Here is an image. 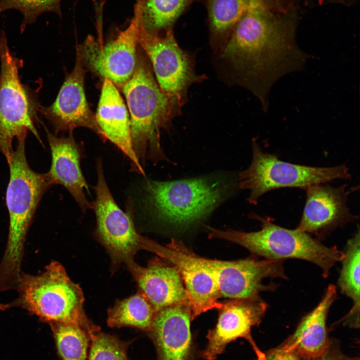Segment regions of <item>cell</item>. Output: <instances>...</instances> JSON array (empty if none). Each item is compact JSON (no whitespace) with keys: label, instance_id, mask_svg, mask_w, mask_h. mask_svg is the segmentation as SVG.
<instances>
[{"label":"cell","instance_id":"52a82bcc","mask_svg":"<svg viewBox=\"0 0 360 360\" xmlns=\"http://www.w3.org/2000/svg\"><path fill=\"white\" fill-rule=\"evenodd\" d=\"M350 177L345 164L314 167L284 162L276 155L264 152L253 140L250 164L237 175V184L238 189L249 190L247 201L256 204L263 194L275 189L294 188L306 190L311 186Z\"/></svg>","mask_w":360,"mask_h":360},{"label":"cell","instance_id":"cb8c5ba5","mask_svg":"<svg viewBox=\"0 0 360 360\" xmlns=\"http://www.w3.org/2000/svg\"><path fill=\"white\" fill-rule=\"evenodd\" d=\"M156 312L144 295L139 292L129 298L118 301L108 310V324L112 328L132 326L148 331L152 324Z\"/></svg>","mask_w":360,"mask_h":360},{"label":"cell","instance_id":"ffe728a7","mask_svg":"<svg viewBox=\"0 0 360 360\" xmlns=\"http://www.w3.org/2000/svg\"><path fill=\"white\" fill-rule=\"evenodd\" d=\"M170 263V262H169ZM142 292L157 312L188 300L182 279L176 268L156 258L146 267L128 264Z\"/></svg>","mask_w":360,"mask_h":360},{"label":"cell","instance_id":"83f0119b","mask_svg":"<svg viewBox=\"0 0 360 360\" xmlns=\"http://www.w3.org/2000/svg\"><path fill=\"white\" fill-rule=\"evenodd\" d=\"M91 342L89 360H127L130 342L100 331L96 334Z\"/></svg>","mask_w":360,"mask_h":360},{"label":"cell","instance_id":"4316f807","mask_svg":"<svg viewBox=\"0 0 360 360\" xmlns=\"http://www.w3.org/2000/svg\"><path fill=\"white\" fill-rule=\"evenodd\" d=\"M61 0H0V14L9 10H18L22 16V31L35 22L44 12H52L62 18Z\"/></svg>","mask_w":360,"mask_h":360},{"label":"cell","instance_id":"5b68a950","mask_svg":"<svg viewBox=\"0 0 360 360\" xmlns=\"http://www.w3.org/2000/svg\"><path fill=\"white\" fill-rule=\"evenodd\" d=\"M19 295L13 304L48 322L77 326L91 340L100 327L87 317L84 310V297L80 286L68 276L64 266L52 262L38 275L21 273L17 286Z\"/></svg>","mask_w":360,"mask_h":360},{"label":"cell","instance_id":"44dd1931","mask_svg":"<svg viewBox=\"0 0 360 360\" xmlns=\"http://www.w3.org/2000/svg\"><path fill=\"white\" fill-rule=\"evenodd\" d=\"M336 297V288L330 284L318 304L302 318L294 332L281 346L305 360L318 359L329 344L326 321Z\"/></svg>","mask_w":360,"mask_h":360},{"label":"cell","instance_id":"8992f818","mask_svg":"<svg viewBox=\"0 0 360 360\" xmlns=\"http://www.w3.org/2000/svg\"><path fill=\"white\" fill-rule=\"evenodd\" d=\"M252 216L261 222L260 230L244 232L206 226L208 236L239 244L266 259L296 258L310 262L321 268L324 278L328 277L334 264L344 258V252L336 246L328 247L298 228L287 229L274 224L268 218Z\"/></svg>","mask_w":360,"mask_h":360},{"label":"cell","instance_id":"e0dca14e","mask_svg":"<svg viewBox=\"0 0 360 360\" xmlns=\"http://www.w3.org/2000/svg\"><path fill=\"white\" fill-rule=\"evenodd\" d=\"M191 310L188 300L157 311L148 330L158 360H192Z\"/></svg>","mask_w":360,"mask_h":360},{"label":"cell","instance_id":"3957f363","mask_svg":"<svg viewBox=\"0 0 360 360\" xmlns=\"http://www.w3.org/2000/svg\"><path fill=\"white\" fill-rule=\"evenodd\" d=\"M16 150L7 160L10 178L6 192L10 216L8 242L0 263V286H15L22 273L26 234L44 192L52 186L48 174L30 167L25 151L26 138L17 140Z\"/></svg>","mask_w":360,"mask_h":360},{"label":"cell","instance_id":"ac0fdd59","mask_svg":"<svg viewBox=\"0 0 360 360\" xmlns=\"http://www.w3.org/2000/svg\"><path fill=\"white\" fill-rule=\"evenodd\" d=\"M45 130L52 154L51 166L46 172L50 184L64 186L83 212L93 208V203L88 200L84 194L88 186L80 168L83 145L77 142L72 134L58 137L46 127Z\"/></svg>","mask_w":360,"mask_h":360},{"label":"cell","instance_id":"f546056e","mask_svg":"<svg viewBox=\"0 0 360 360\" xmlns=\"http://www.w3.org/2000/svg\"><path fill=\"white\" fill-rule=\"evenodd\" d=\"M317 360H359V358L344 355L336 344L331 342H329L326 350Z\"/></svg>","mask_w":360,"mask_h":360},{"label":"cell","instance_id":"30bf717a","mask_svg":"<svg viewBox=\"0 0 360 360\" xmlns=\"http://www.w3.org/2000/svg\"><path fill=\"white\" fill-rule=\"evenodd\" d=\"M98 180L93 203L96 220V233L116 264L133 262V258L143 248L144 237L134 226L132 212L123 211L115 202L106 180L102 162H96Z\"/></svg>","mask_w":360,"mask_h":360},{"label":"cell","instance_id":"603a6c76","mask_svg":"<svg viewBox=\"0 0 360 360\" xmlns=\"http://www.w3.org/2000/svg\"><path fill=\"white\" fill-rule=\"evenodd\" d=\"M263 0H208L212 48L219 54L240 18Z\"/></svg>","mask_w":360,"mask_h":360},{"label":"cell","instance_id":"f1b7e54d","mask_svg":"<svg viewBox=\"0 0 360 360\" xmlns=\"http://www.w3.org/2000/svg\"><path fill=\"white\" fill-rule=\"evenodd\" d=\"M264 360H305L298 353L288 350L282 346L270 350L266 354Z\"/></svg>","mask_w":360,"mask_h":360},{"label":"cell","instance_id":"2e32d148","mask_svg":"<svg viewBox=\"0 0 360 360\" xmlns=\"http://www.w3.org/2000/svg\"><path fill=\"white\" fill-rule=\"evenodd\" d=\"M346 185L332 187L320 184L306 190L303 213L296 228L319 237L356 218L347 206Z\"/></svg>","mask_w":360,"mask_h":360},{"label":"cell","instance_id":"d4e9b609","mask_svg":"<svg viewBox=\"0 0 360 360\" xmlns=\"http://www.w3.org/2000/svg\"><path fill=\"white\" fill-rule=\"evenodd\" d=\"M192 0H138L140 24L147 32H166Z\"/></svg>","mask_w":360,"mask_h":360},{"label":"cell","instance_id":"ba28073f","mask_svg":"<svg viewBox=\"0 0 360 360\" xmlns=\"http://www.w3.org/2000/svg\"><path fill=\"white\" fill-rule=\"evenodd\" d=\"M0 152L8 160L14 150L12 142L32 132L42 144L34 123L40 105L22 83L18 70L22 60L10 52L4 31L0 34Z\"/></svg>","mask_w":360,"mask_h":360},{"label":"cell","instance_id":"4dcf8cb0","mask_svg":"<svg viewBox=\"0 0 360 360\" xmlns=\"http://www.w3.org/2000/svg\"></svg>","mask_w":360,"mask_h":360},{"label":"cell","instance_id":"7c38bea8","mask_svg":"<svg viewBox=\"0 0 360 360\" xmlns=\"http://www.w3.org/2000/svg\"><path fill=\"white\" fill-rule=\"evenodd\" d=\"M138 27V12L136 6L130 25L115 38L102 44L94 36H88L76 50L84 66L121 88L136 66Z\"/></svg>","mask_w":360,"mask_h":360},{"label":"cell","instance_id":"9a60e30c","mask_svg":"<svg viewBox=\"0 0 360 360\" xmlns=\"http://www.w3.org/2000/svg\"><path fill=\"white\" fill-rule=\"evenodd\" d=\"M84 66L76 52L74 69L66 77L55 101L48 106H40L38 110L52 125L56 134L64 132L72 134L75 128H86L106 140L86 100Z\"/></svg>","mask_w":360,"mask_h":360},{"label":"cell","instance_id":"484cf974","mask_svg":"<svg viewBox=\"0 0 360 360\" xmlns=\"http://www.w3.org/2000/svg\"><path fill=\"white\" fill-rule=\"evenodd\" d=\"M58 352L62 360H87L91 338L78 326L60 322L50 324Z\"/></svg>","mask_w":360,"mask_h":360},{"label":"cell","instance_id":"7402d4cb","mask_svg":"<svg viewBox=\"0 0 360 360\" xmlns=\"http://www.w3.org/2000/svg\"><path fill=\"white\" fill-rule=\"evenodd\" d=\"M360 229L346 245L342 268L338 280L340 292L350 298L353 306L344 318V324L352 328L360 327Z\"/></svg>","mask_w":360,"mask_h":360},{"label":"cell","instance_id":"6da1fadb","mask_svg":"<svg viewBox=\"0 0 360 360\" xmlns=\"http://www.w3.org/2000/svg\"><path fill=\"white\" fill-rule=\"evenodd\" d=\"M218 54L232 79L256 96L266 112L274 84L302 70L308 58L296 44L293 28L278 18L264 0L240 18Z\"/></svg>","mask_w":360,"mask_h":360},{"label":"cell","instance_id":"4fadbf2b","mask_svg":"<svg viewBox=\"0 0 360 360\" xmlns=\"http://www.w3.org/2000/svg\"><path fill=\"white\" fill-rule=\"evenodd\" d=\"M203 258L213 274L220 298H258L260 292L273 291L277 288L272 282L264 284V279H288L282 260H260L252 257L230 261Z\"/></svg>","mask_w":360,"mask_h":360},{"label":"cell","instance_id":"9c48e42d","mask_svg":"<svg viewBox=\"0 0 360 360\" xmlns=\"http://www.w3.org/2000/svg\"><path fill=\"white\" fill-rule=\"evenodd\" d=\"M138 43L150 60L156 81L176 116L188 100L190 87L205 76L196 74L192 56L179 46L171 28L164 34H152L139 22Z\"/></svg>","mask_w":360,"mask_h":360},{"label":"cell","instance_id":"7a4b0ae2","mask_svg":"<svg viewBox=\"0 0 360 360\" xmlns=\"http://www.w3.org/2000/svg\"><path fill=\"white\" fill-rule=\"evenodd\" d=\"M238 189L237 176L228 172L172 181L148 180L145 202L159 222L184 230L204 222Z\"/></svg>","mask_w":360,"mask_h":360},{"label":"cell","instance_id":"5bb4252c","mask_svg":"<svg viewBox=\"0 0 360 360\" xmlns=\"http://www.w3.org/2000/svg\"><path fill=\"white\" fill-rule=\"evenodd\" d=\"M267 304L260 297L250 298H229L222 302L216 326L208 331V344L202 353L206 360H214L226 346L238 338L248 341L258 360L265 354L256 346L251 335L252 328L260 324L267 310Z\"/></svg>","mask_w":360,"mask_h":360},{"label":"cell","instance_id":"8fae6325","mask_svg":"<svg viewBox=\"0 0 360 360\" xmlns=\"http://www.w3.org/2000/svg\"><path fill=\"white\" fill-rule=\"evenodd\" d=\"M143 248L154 252L174 265L178 271L186 291L192 320L202 313L222 306L218 285L212 272L198 256L181 241L172 238L163 246L146 238Z\"/></svg>","mask_w":360,"mask_h":360},{"label":"cell","instance_id":"277c9868","mask_svg":"<svg viewBox=\"0 0 360 360\" xmlns=\"http://www.w3.org/2000/svg\"><path fill=\"white\" fill-rule=\"evenodd\" d=\"M121 89L129 110L133 148L140 164L147 160L172 164L161 146L160 132L171 126L176 114L149 61L140 51L134 73Z\"/></svg>","mask_w":360,"mask_h":360},{"label":"cell","instance_id":"d6986e66","mask_svg":"<svg viewBox=\"0 0 360 360\" xmlns=\"http://www.w3.org/2000/svg\"><path fill=\"white\" fill-rule=\"evenodd\" d=\"M95 114L96 124L104 134L128 158L133 170L144 174L132 144L130 114L116 86L104 78Z\"/></svg>","mask_w":360,"mask_h":360}]
</instances>
